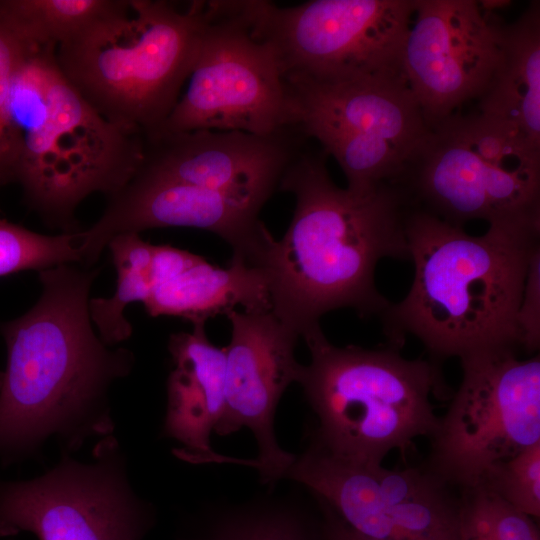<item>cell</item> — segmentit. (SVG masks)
I'll return each mask as SVG.
<instances>
[{
	"label": "cell",
	"mask_w": 540,
	"mask_h": 540,
	"mask_svg": "<svg viewBox=\"0 0 540 540\" xmlns=\"http://www.w3.org/2000/svg\"><path fill=\"white\" fill-rule=\"evenodd\" d=\"M328 155L305 145L283 172L278 189L295 196L291 223L273 239L259 268L267 278L272 311L304 340L322 331L320 319L340 308L380 316L391 303L377 288L383 258L410 261L402 188L384 182L366 193L341 188Z\"/></svg>",
	"instance_id": "obj_1"
},
{
	"label": "cell",
	"mask_w": 540,
	"mask_h": 540,
	"mask_svg": "<svg viewBox=\"0 0 540 540\" xmlns=\"http://www.w3.org/2000/svg\"><path fill=\"white\" fill-rule=\"evenodd\" d=\"M42 287L24 315L0 325L7 365L0 387V457L33 454L50 437L75 450L113 431L108 391L134 365L94 331L89 294L99 270L62 264L38 272Z\"/></svg>",
	"instance_id": "obj_2"
},
{
	"label": "cell",
	"mask_w": 540,
	"mask_h": 540,
	"mask_svg": "<svg viewBox=\"0 0 540 540\" xmlns=\"http://www.w3.org/2000/svg\"><path fill=\"white\" fill-rule=\"evenodd\" d=\"M406 237L414 277L379 316L387 345L418 339L434 363L521 349L517 312L540 230L489 226L481 236L410 207Z\"/></svg>",
	"instance_id": "obj_3"
},
{
	"label": "cell",
	"mask_w": 540,
	"mask_h": 540,
	"mask_svg": "<svg viewBox=\"0 0 540 540\" xmlns=\"http://www.w3.org/2000/svg\"><path fill=\"white\" fill-rule=\"evenodd\" d=\"M55 51L24 41L13 74L15 182L44 222L76 233L75 209L84 198L95 192L109 197L137 173L144 137L95 111L64 76Z\"/></svg>",
	"instance_id": "obj_4"
},
{
	"label": "cell",
	"mask_w": 540,
	"mask_h": 540,
	"mask_svg": "<svg viewBox=\"0 0 540 540\" xmlns=\"http://www.w3.org/2000/svg\"><path fill=\"white\" fill-rule=\"evenodd\" d=\"M206 15L205 0L183 10L163 0H129L59 45L56 61L102 117L145 137L180 98Z\"/></svg>",
	"instance_id": "obj_5"
},
{
	"label": "cell",
	"mask_w": 540,
	"mask_h": 540,
	"mask_svg": "<svg viewBox=\"0 0 540 540\" xmlns=\"http://www.w3.org/2000/svg\"><path fill=\"white\" fill-rule=\"evenodd\" d=\"M310 362L298 384L317 418L312 443L329 454L365 465L404 452L438 423L431 397H447L441 365L407 359L386 344L376 349L338 347L323 331L305 339Z\"/></svg>",
	"instance_id": "obj_6"
},
{
	"label": "cell",
	"mask_w": 540,
	"mask_h": 540,
	"mask_svg": "<svg viewBox=\"0 0 540 540\" xmlns=\"http://www.w3.org/2000/svg\"><path fill=\"white\" fill-rule=\"evenodd\" d=\"M393 182L411 207L453 226L540 230V148L478 110L429 128Z\"/></svg>",
	"instance_id": "obj_7"
},
{
	"label": "cell",
	"mask_w": 540,
	"mask_h": 540,
	"mask_svg": "<svg viewBox=\"0 0 540 540\" xmlns=\"http://www.w3.org/2000/svg\"><path fill=\"white\" fill-rule=\"evenodd\" d=\"M188 80L167 119L147 136L196 130L269 136L296 128L277 54L253 30L239 0L207 1Z\"/></svg>",
	"instance_id": "obj_8"
},
{
	"label": "cell",
	"mask_w": 540,
	"mask_h": 540,
	"mask_svg": "<svg viewBox=\"0 0 540 540\" xmlns=\"http://www.w3.org/2000/svg\"><path fill=\"white\" fill-rule=\"evenodd\" d=\"M285 81L295 127L337 161L352 192L395 181L428 132L403 75Z\"/></svg>",
	"instance_id": "obj_9"
},
{
	"label": "cell",
	"mask_w": 540,
	"mask_h": 540,
	"mask_svg": "<svg viewBox=\"0 0 540 540\" xmlns=\"http://www.w3.org/2000/svg\"><path fill=\"white\" fill-rule=\"evenodd\" d=\"M239 2L253 30L275 50L284 78L403 75L415 0H312L287 7Z\"/></svg>",
	"instance_id": "obj_10"
},
{
	"label": "cell",
	"mask_w": 540,
	"mask_h": 540,
	"mask_svg": "<svg viewBox=\"0 0 540 540\" xmlns=\"http://www.w3.org/2000/svg\"><path fill=\"white\" fill-rule=\"evenodd\" d=\"M462 380L429 437L426 470L459 491L540 442V358L485 352L460 359Z\"/></svg>",
	"instance_id": "obj_11"
},
{
	"label": "cell",
	"mask_w": 540,
	"mask_h": 540,
	"mask_svg": "<svg viewBox=\"0 0 540 540\" xmlns=\"http://www.w3.org/2000/svg\"><path fill=\"white\" fill-rule=\"evenodd\" d=\"M125 465L109 435L88 463L65 455L40 477L0 482V537L28 531L39 540H143L154 512L132 489Z\"/></svg>",
	"instance_id": "obj_12"
},
{
	"label": "cell",
	"mask_w": 540,
	"mask_h": 540,
	"mask_svg": "<svg viewBox=\"0 0 540 540\" xmlns=\"http://www.w3.org/2000/svg\"><path fill=\"white\" fill-rule=\"evenodd\" d=\"M285 478L308 488L353 530L378 540H461L459 495L424 466L388 469L338 458L312 442Z\"/></svg>",
	"instance_id": "obj_13"
},
{
	"label": "cell",
	"mask_w": 540,
	"mask_h": 540,
	"mask_svg": "<svg viewBox=\"0 0 540 540\" xmlns=\"http://www.w3.org/2000/svg\"><path fill=\"white\" fill-rule=\"evenodd\" d=\"M401 69L431 128L490 84L501 59L505 23L477 0H415Z\"/></svg>",
	"instance_id": "obj_14"
},
{
	"label": "cell",
	"mask_w": 540,
	"mask_h": 540,
	"mask_svg": "<svg viewBox=\"0 0 540 540\" xmlns=\"http://www.w3.org/2000/svg\"><path fill=\"white\" fill-rule=\"evenodd\" d=\"M266 201L259 196L134 175L108 197L99 220L79 231L80 265L92 267L116 235L192 227L215 233L231 246L232 258L259 267L274 239L259 219Z\"/></svg>",
	"instance_id": "obj_15"
},
{
	"label": "cell",
	"mask_w": 540,
	"mask_h": 540,
	"mask_svg": "<svg viewBox=\"0 0 540 540\" xmlns=\"http://www.w3.org/2000/svg\"><path fill=\"white\" fill-rule=\"evenodd\" d=\"M226 316L231 339L225 347V408L215 432L228 435L247 427L258 446L252 467L272 483L285 478L295 458L278 444L274 417L281 396L299 379L302 364L294 354L299 336L272 310H233Z\"/></svg>",
	"instance_id": "obj_16"
},
{
	"label": "cell",
	"mask_w": 540,
	"mask_h": 540,
	"mask_svg": "<svg viewBox=\"0 0 540 540\" xmlns=\"http://www.w3.org/2000/svg\"><path fill=\"white\" fill-rule=\"evenodd\" d=\"M305 140L297 128L269 136L220 130L151 135L144 137L135 175L268 200Z\"/></svg>",
	"instance_id": "obj_17"
},
{
	"label": "cell",
	"mask_w": 540,
	"mask_h": 540,
	"mask_svg": "<svg viewBox=\"0 0 540 540\" xmlns=\"http://www.w3.org/2000/svg\"><path fill=\"white\" fill-rule=\"evenodd\" d=\"M205 323H193L190 332L170 336L174 368L167 381L163 433L181 445L174 453L187 462L251 465V460L222 456L210 445L225 408L226 351L209 341Z\"/></svg>",
	"instance_id": "obj_18"
},
{
	"label": "cell",
	"mask_w": 540,
	"mask_h": 540,
	"mask_svg": "<svg viewBox=\"0 0 540 540\" xmlns=\"http://www.w3.org/2000/svg\"><path fill=\"white\" fill-rule=\"evenodd\" d=\"M152 317L174 316L206 322L208 318L235 310H272L264 271L239 259L221 268L197 259L176 275L158 283L143 303Z\"/></svg>",
	"instance_id": "obj_19"
},
{
	"label": "cell",
	"mask_w": 540,
	"mask_h": 540,
	"mask_svg": "<svg viewBox=\"0 0 540 540\" xmlns=\"http://www.w3.org/2000/svg\"><path fill=\"white\" fill-rule=\"evenodd\" d=\"M478 111L516 127L540 148V2L503 28L499 66Z\"/></svg>",
	"instance_id": "obj_20"
},
{
	"label": "cell",
	"mask_w": 540,
	"mask_h": 540,
	"mask_svg": "<svg viewBox=\"0 0 540 540\" xmlns=\"http://www.w3.org/2000/svg\"><path fill=\"white\" fill-rule=\"evenodd\" d=\"M117 272L116 289L112 296L89 300V313L98 335L109 346L127 340L132 326L124 311L134 302L150 295L154 280L152 256L154 244L144 241L139 233L114 236L107 244Z\"/></svg>",
	"instance_id": "obj_21"
},
{
	"label": "cell",
	"mask_w": 540,
	"mask_h": 540,
	"mask_svg": "<svg viewBox=\"0 0 540 540\" xmlns=\"http://www.w3.org/2000/svg\"><path fill=\"white\" fill-rule=\"evenodd\" d=\"M127 6L123 0H0V18L25 40L57 48Z\"/></svg>",
	"instance_id": "obj_22"
},
{
	"label": "cell",
	"mask_w": 540,
	"mask_h": 540,
	"mask_svg": "<svg viewBox=\"0 0 540 540\" xmlns=\"http://www.w3.org/2000/svg\"><path fill=\"white\" fill-rule=\"evenodd\" d=\"M459 492L461 540H540L535 519L482 485Z\"/></svg>",
	"instance_id": "obj_23"
},
{
	"label": "cell",
	"mask_w": 540,
	"mask_h": 540,
	"mask_svg": "<svg viewBox=\"0 0 540 540\" xmlns=\"http://www.w3.org/2000/svg\"><path fill=\"white\" fill-rule=\"evenodd\" d=\"M212 540H319V527L294 507L257 504L222 516Z\"/></svg>",
	"instance_id": "obj_24"
},
{
	"label": "cell",
	"mask_w": 540,
	"mask_h": 540,
	"mask_svg": "<svg viewBox=\"0 0 540 540\" xmlns=\"http://www.w3.org/2000/svg\"><path fill=\"white\" fill-rule=\"evenodd\" d=\"M80 261L78 232L45 235L0 218V277Z\"/></svg>",
	"instance_id": "obj_25"
},
{
	"label": "cell",
	"mask_w": 540,
	"mask_h": 540,
	"mask_svg": "<svg viewBox=\"0 0 540 540\" xmlns=\"http://www.w3.org/2000/svg\"><path fill=\"white\" fill-rule=\"evenodd\" d=\"M520 512L540 517V442L492 465L480 483Z\"/></svg>",
	"instance_id": "obj_26"
},
{
	"label": "cell",
	"mask_w": 540,
	"mask_h": 540,
	"mask_svg": "<svg viewBox=\"0 0 540 540\" xmlns=\"http://www.w3.org/2000/svg\"><path fill=\"white\" fill-rule=\"evenodd\" d=\"M24 39L0 18V187L15 182L17 153L10 123L13 74Z\"/></svg>",
	"instance_id": "obj_27"
},
{
	"label": "cell",
	"mask_w": 540,
	"mask_h": 540,
	"mask_svg": "<svg viewBox=\"0 0 540 540\" xmlns=\"http://www.w3.org/2000/svg\"><path fill=\"white\" fill-rule=\"evenodd\" d=\"M516 321L521 349L536 352L540 346V248L530 259Z\"/></svg>",
	"instance_id": "obj_28"
},
{
	"label": "cell",
	"mask_w": 540,
	"mask_h": 540,
	"mask_svg": "<svg viewBox=\"0 0 540 540\" xmlns=\"http://www.w3.org/2000/svg\"><path fill=\"white\" fill-rule=\"evenodd\" d=\"M318 505L321 511L318 520L319 540H378L353 530L325 505Z\"/></svg>",
	"instance_id": "obj_29"
},
{
	"label": "cell",
	"mask_w": 540,
	"mask_h": 540,
	"mask_svg": "<svg viewBox=\"0 0 540 540\" xmlns=\"http://www.w3.org/2000/svg\"><path fill=\"white\" fill-rule=\"evenodd\" d=\"M481 7L490 12H496L498 9H503L511 4V1L506 0H479Z\"/></svg>",
	"instance_id": "obj_30"
},
{
	"label": "cell",
	"mask_w": 540,
	"mask_h": 540,
	"mask_svg": "<svg viewBox=\"0 0 540 540\" xmlns=\"http://www.w3.org/2000/svg\"><path fill=\"white\" fill-rule=\"evenodd\" d=\"M2 378H3V373L0 372V387H1V384H2Z\"/></svg>",
	"instance_id": "obj_31"
}]
</instances>
